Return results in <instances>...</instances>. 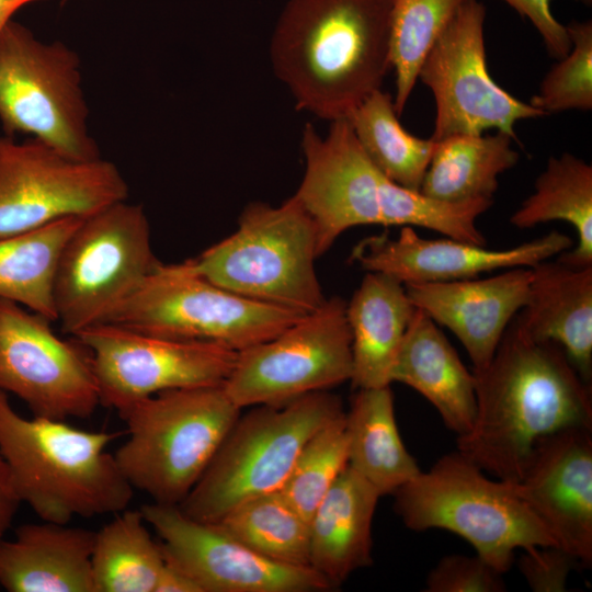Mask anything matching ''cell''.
Instances as JSON below:
<instances>
[{
    "instance_id": "7c38bea8",
    "label": "cell",
    "mask_w": 592,
    "mask_h": 592,
    "mask_svg": "<svg viewBox=\"0 0 592 592\" xmlns=\"http://www.w3.org/2000/svg\"><path fill=\"white\" fill-rule=\"evenodd\" d=\"M111 161L75 160L31 138H0V237L87 217L128 196Z\"/></svg>"
},
{
    "instance_id": "484cf974",
    "label": "cell",
    "mask_w": 592,
    "mask_h": 592,
    "mask_svg": "<svg viewBox=\"0 0 592 592\" xmlns=\"http://www.w3.org/2000/svg\"><path fill=\"white\" fill-rule=\"evenodd\" d=\"M348 465L382 496L420 473L398 431L390 386L360 388L345 412Z\"/></svg>"
},
{
    "instance_id": "d590c367",
    "label": "cell",
    "mask_w": 592,
    "mask_h": 592,
    "mask_svg": "<svg viewBox=\"0 0 592 592\" xmlns=\"http://www.w3.org/2000/svg\"><path fill=\"white\" fill-rule=\"evenodd\" d=\"M566 30L571 48L546 73L530 102L546 116L592 109V22L572 21Z\"/></svg>"
},
{
    "instance_id": "e0dca14e",
    "label": "cell",
    "mask_w": 592,
    "mask_h": 592,
    "mask_svg": "<svg viewBox=\"0 0 592 592\" xmlns=\"http://www.w3.org/2000/svg\"><path fill=\"white\" fill-rule=\"evenodd\" d=\"M301 149L306 166L294 195L315 224L319 257L348 229L380 225L383 174L364 152L348 118L332 121L325 137L307 123Z\"/></svg>"
},
{
    "instance_id": "83f0119b",
    "label": "cell",
    "mask_w": 592,
    "mask_h": 592,
    "mask_svg": "<svg viewBox=\"0 0 592 592\" xmlns=\"http://www.w3.org/2000/svg\"><path fill=\"white\" fill-rule=\"evenodd\" d=\"M554 220L569 223L578 236L577 244L557 259L576 267L591 266L592 167L569 152L549 158L535 181L534 192L510 217V223L519 229Z\"/></svg>"
},
{
    "instance_id": "5bb4252c",
    "label": "cell",
    "mask_w": 592,
    "mask_h": 592,
    "mask_svg": "<svg viewBox=\"0 0 592 592\" xmlns=\"http://www.w3.org/2000/svg\"><path fill=\"white\" fill-rule=\"evenodd\" d=\"M73 338L90 353L100 405L118 414L161 391L223 385L238 353L215 343L160 337L110 322Z\"/></svg>"
},
{
    "instance_id": "7a4b0ae2",
    "label": "cell",
    "mask_w": 592,
    "mask_h": 592,
    "mask_svg": "<svg viewBox=\"0 0 592 592\" xmlns=\"http://www.w3.org/2000/svg\"><path fill=\"white\" fill-rule=\"evenodd\" d=\"M394 0H288L270 57L297 110L335 121L379 90L391 68Z\"/></svg>"
},
{
    "instance_id": "f1b7e54d",
    "label": "cell",
    "mask_w": 592,
    "mask_h": 592,
    "mask_svg": "<svg viewBox=\"0 0 592 592\" xmlns=\"http://www.w3.org/2000/svg\"><path fill=\"white\" fill-rule=\"evenodd\" d=\"M84 217L0 237V298L57 321L54 284L61 251Z\"/></svg>"
},
{
    "instance_id": "30bf717a",
    "label": "cell",
    "mask_w": 592,
    "mask_h": 592,
    "mask_svg": "<svg viewBox=\"0 0 592 592\" xmlns=\"http://www.w3.org/2000/svg\"><path fill=\"white\" fill-rule=\"evenodd\" d=\"M158 263L141 205L125 200L84 217L66 242L55 276L62 331L75 337L105 322Z\"/></svg>"
},
{
    "instance_id": "7402d4cb",
    "label": "cell",
    "mask_w": 592,
    "mask_h": 592,
    "mask_svg": "<svg viewBox=\"0 0 592 592\" xmlns=\"http://www.w3.org/2000/svg\"><path fill=\"white\" fill-rule=\"evenodd\" d=\"M551 259L531 267L528 299L514 320L531 338L558 343L590 384L592 265L576 267Z\"/></svg>"
},
{
    "instance_id": "1f68e13d",
    "label": "cell",
    "mask_w": 592,
    "mask_h": 592,
    "mask_svg": "<svg viewBox=\"0 0 592 592\" xmlns=\"http://www.w3.org/2000/svg\"><path fill=\"white\" fill-rule=\"evenodd\" d=\"M216 523L273 561L310 567L309 522L280 490L238 504Z\"/></svg>"
},
{
    "instance_id": "f35d334b",
    "label": "cell",
    "mask_w": 592,
    "mask_h": 592,
    "mask_svg": "<svg viewBox=\"0 0 592 592\" xmlns=\"http://www.w3.org/2000/svg\"><path fill=\"white\" fill-rule=\"evenodd\" d=\"M520 15L527 18L543 38L550 56L560 59L570 48L566 26L559 23L550 10V0H503Z\"/></svg>"
},
{
    "instance_id": "b9f144b4",
    "label": "cell",
    "mask_w": 592,
    "mask_h": 592,
    "mask_svg": "<svg viewBox=\"0 0 592 592\" xmlns=\"http://www.w3.org/2000/svg\"><path fill=\"white\" fill-rule=\"evenodd\" d=\"M35 1L39 0H0V34L19 9Z\"/></svg>"
},
{
    "instance_id": "e575fe53",
    "label": "cell",
    "mask_w": 592,
    "mask_h": 592,
    "mask_svg": "<svg viewBox=\"0 0 592 592\" xmlns=\"http://www.w3.org/2000/svg\"><path fill=\"white\" fill-rule=\"evenodd\" d=\"M346 466L344 411L307 441L280 491L309 522L315 509Z\"/></svg>"
},
{
    "instance_id": "9a60e30c",
    "label": "cell",
    "mask_w": 592,
    "mask_h": 592,
    "mask_svg": "<svg viewBox=\"0 0 592 592\" xmlns=\"http://www.w3.org/2000/svg\"><path fill=\"white\" fill-rule=\"evenodd\" d=\"M50 323L0 298V390L21 399L34 417L89 418L100 405L90 353L60 339Z\"/></svg>"
},
{
    "instance_id": "44dd1931",
    "label": "cell",
    "mask_w": 592,
    "mask_h": 592,
    "mask_svg": "<svg viewBox=\"0 0 592 592\" xmlns=\"http://www.w3.org/2000/svg\"><path fill=\"white\" fill-rule=\"evenodd\" d=\"M43 522L0 539V585L9 592H94L95 532Z\"/></svg>"
},
{
    "instance_id": "836d02e7",
    "label": "cell",
    "mask_w": 592,
    "mask_h": 592,
    "mask_svg": "<svg viewBox=\"0 0 592 592\" xmlns=\"http://www.w3.org/2000/svg\"><path fill=\"white\" fill-rule=\"evenodd\" d=\"M487 198L446 202L402 187L384 175L379 183L380 225L422 227L454 240L487 244L478 217L492 206Z\"/></svg>"
},
{
    "instance_id": "9c48e42d",
    "label": "cell",
    "mask_w": 592,
    "mask_h": 592,
    "mask_svg": "<svg viewBox=\"0 0 592 592\" xmlns=\"http://www.w3.org/2000/svg\"><path fill=\"white\" fill-rule=\"evenodd\" d=\"M304 315L238 295L181 264L159 262L105 322L240 352L273 338Z\"/></svg>"
},
{
    "instance_id": "7bdbcfd3",
    "label": "cell",
    "mask_w": 592,
    "mask_h": 592,
    "mask_svg": "<svg viewBox=\"0 0 592 592\" xmlns=\"http://www.w3.org/2000/svg\"><path fill=\"white\" fill-rule=\"evenodd\" d=\"M582 3L590 5L592 3V0H580Z\"/></svg>"
},
{
    "instance_id": "ffe728a7",
    "label": "cell",
    "mask_w": 592,
    "mask_h": 592,
    "mask_svg": "<svg viewBox=\"0 0 592 592\" xmlns=\"http://www.w3.org/2000/svg\"><path fill=\"white\" fill-rule=\"evenodd\" d=\"M531 267L504 270L487 278L405 285L412 304L463 344L473 371L483 369L512 319L526 305Z\"/></svg>"
},
{
    "instance_id": "ba28073f",
    "label": "cell",
    "mask_w": 592,
    "mask_h": 592,
    "mask_svg": "<svg viewBox=\"0 0 592 592\" xmlns=\"http://www.w3.org/2000/svg\"><path fill=\"white\" fill-rule=\"evenodd\" d=\"M80 59L11 20L0 34V122L75 160L101 158L89 130Z\"/></svg>"
},
{
    "instance_id": "74e56055",
    "label": "cell",
    "mask_w": 592,
    "mask_h": 592,
    "mask_svg": "<svg viewBox=\"0 0 592 592\" xmlns=\"http://www.w3.org/2000/svg\"><path fill=\"white\" fill-rule=\"evenodd\" d=\"M580 567L578 561L557 546L524 550L519 569L535 592H563L570 572Z\"/></svg>"
},
{
    "instance_id": "4dcf8cb0",
    "label": "cell",
    "mask_w": 592,
    "mask_h": 592,
    "mask_svg": "<svg viewBox=\"0 0 592 592\" xmlns=\"http://www.w3.org/2000/svg\"><path fill=\"white\" fill-rule=\"evenodd\" d=\"M95 532L91 558L94 592H153L164 563L139 510H123Z\"/></svg>"
},
{
    "instance_id": "4fadbf2b",
    "label": "cell",
    "mask_w": 592,
    "mask_h": 592,
    "mask_svg": "<svg viewBox=\"0 0 592 592\" xmlns=\"http://www.w3.org/2000/svg\"><path fill=\"white\" fill-rule=\"evenodd\" d=\"M485 19L483 3L464 0L420 66L418 79L435 101L434 141L459 134H483L491 128L517 141L514 126L519 121L546 116L491 78Z\"/></svg>"
},
{
    "instance_id": "52a82bcc",
    "label": "cell",
    "mask_w": 592,
    "mask_h": 592,
    "mask_svg": "<svg viewBox=\"0 0 592 592\" xmlns=\"http://www.w3.org/2000/svg\"><path fill=\"white\" fill-rule=\"evenodd\" d=\"M342 412L340 397L321 390L240 413L178 506L192 519L218 522L238 504L281 490L307 441Z\"/></svg>"
},
{
    "instance_id": "d4e9b609",
    "label": "cell",
    "mask_w": 592,
    "mask_h": 592,
    "mask_svg": "<svg viewBox=\"0 0 592 592\" xmlns=\"http://www.w3.org/2000/svg\"><path fill=\"white\" fill-rule=\"evenodd\" d=\"M415 310L403 283L367 272L345 307L352 339L350 380L356 389L390 386L391 368Z\"/></svg>"
},
{
    "instance_id": "8fae6325",
    "label": "cell",
    "mask_w": 592,
    "mask_h": 592,
    "mask_svg": "<svg viewBox=\"0 0 592 592\" xmlns=\"http://www.w3.org/2000/svg\"><path fill=\"white\" fill-rule=\"evenodd\" d=\"M341 297L326 298L273 338L237 353L223 386L240 409L329 390L352 376V339Z\"/></svg>"
},
{
    "instance_id": "3957f363",
    "label": "cell",
    "mask_w": 592,
    "mask_h": 592,
    "mask_svg": "<svg viewBox=\"0 0 592 592\" xmlns=\"http://www.w3.org/2000/svg\"><path fill=\"white\" fill-rule=\"evenodd\" d=\"M121 434L22 417L0 390V451L21 502L43 521L68 524L127 509L134 488L106 452Z\"/></svg>"
},
{
    "instance_id": "ac0fdd59",
    "label": "cell",
    "mask_w": 592,
    "mask_h": 592,
    "mask_svg": "<svg viewBox=\"0 0 592 592\" xmlns=\"http://www.w3.org/2000/svg\"><path fill=\"white\" fill-rule=\"evenodd\" d=\"M556 546L582 568L592 565V428H569L536 441L513 483Z\"/></svg>"
},
{
    "instance_id": "6da1fadb",
    "label": "cell",
    "mask_w": 592,
    "mask_h": 592,
    "mask_svg": "<svg viewBox=\"0 0 592 592\" xmlns=\"http://www.w3.org/2000/svg\"><path fill=\"white\" fill-rule=\"evenodd\" d=\"M476 415L457 452L497 479L517 482L542 436L592 428L590 384L556 342L508 326L490 363L474 372Z\"/></svg>"
},
{
    "instance_id": "8d00e7d4",
    "label": "cell",
    "mask_w": 592,
    "mask_h": 592,
    "mask_svg": "<svg viewBox=\"0 0 592 592\" xmlns=\"http://www.w3.org/2000/svg\"><path fill=\"white\" fill-rule=\"evenodd\" d=\"M506 585L502 573L481 557L449 555L430 571L428 592H503Z\"/></svg>"
},
{
    "instance_id": "4316f807",
    "label": "cell",
    "mask_w": 592,
    "mask_h": 592,
    "mask_svg": "<svg viewBox=\"0 0 592 592\" xmlns=\"http://www.w3.org/2000/svg\"><path fill=\"white\" fill-rule=\"evenodd\" d=\"M510 135L459 134L435 141L419 192L446 202L493 200L498 178L513 168L520 153Z\"/></svg>"
},
{
    "instance_id": "603a6c76",
    "label": "cell",
    "mask_w": 592,
    "mask_h": 592,
    "mask_svg": "<svg viewBox=\"0 0 592 592\" xmlns=\"http://www.w3.org/2000/svg\"><path fill=\"white\" fill-rule=\"evenodd\" d=\"M391 383L421 394L458 435L468 432L476 415V379L444 333L417 308L394 362Z\"/></svg>"
},
{
    "instance_id": "d6986e66",
    "label": "cell",
    "mask_w": 592,
    "mask_h": 592,
    "mask_svg": "<svg viewBox=\"0 0 592 592\" xmlns=\"http://www.w3.org/2000/svg\"><path fill=\"white\" fill-rule=\"evenodd\" d=\"M573 247L563 232L550 231L505 250L445 239H425L403 226L397 238L371 236L353 249L351 260L367 272L387 274L405 285L445 283L474 278L481 273L511 267H532Z\"/></svg>"
},
{
    "instance_id": "ab89813d",
    "label": "cell",
    "mask_w": 592,
    "mask_h": 592,
    "mask_svg": "<svg viewBox=\"0 0 592 592\" xmlns=\"http://www.w3.org/2000/svg\"><path fill=\"white\" fill-rule=\"evenodd\" d=\"M21 500L15 491L9 467L0 451V539L11 526Z\"/></svg>"
},
{
    "instance_id": "f546056e",
    "label": "cell",
    "mask_w": 592,
    "mask_h": 592,
    "mask_svg": "<svg viewBox=\"0 0 592 592\" xmlns=\"http://www.w3.org/2000/svg\"><path fill=\"white\" fill-rule=\"evenodd\" d=\"M364 152L389 181L419 191L435 141L408 133L399 122L394 98L376 90L348 117Z\"/></svg>"
},
{
    "instance_id": "2e32d148",
    "label": "cell",
    "mask_w": 592,
    "mask_h": 592,
    "mask_svg": "<svg viewBox=\"0 0 592 592\" xmlns=\"http://www.w3.org/2000/svg\"><path fill=\"white\" fill-rule=\"evenodd\" d=\"M141 514L160 536L163 556L203 592H319L334 588L311 567L273 561L216 522L184 514L178 505L149 503Z\"/></svg>"
},
{
    "instance_id": "d6a6232c",
    "label": "cell",
    "mask_w": 592,
    "mask_h": 592,
    "mask_svg": "<svg viewBox=\"0 0 592 592\" xmlns=\"http://www.w3.org/2000/svg\"><path fill=\"white\" fill-rule=\"evenodd\" d=\"M464 0H394L390 61L396 75L394 104L400 116L418 81L420 66Z\"/></svg>"
},
{
    "instance_id": "8992f818",
    "label": "cell",
    "mask_w": 592,
    "mask_h": 592,
    "mask_svg": "<svg viewBox=\"0 0 592 592\" xmlns=\"http://www.w3.org/2000/svg\"><path fill=\"white\" fill-rule=\"evenodd\" d=\"M317 258L315 224L293 195L280 206L250 203L234 234L180 264L243 297L308 314L326 299Z\"/></svg>"
},
{
    "instance_id": "5b68a950",
    "label": "cell",
    "mask_w": 592,
    "mask_h": 592,
    "mask_svg": "<svg viewBox=\"0 0 592 592\" xmlns=\"http://www.w3.org/2000/svg\"><path fill=\"white\" fill-rule=\"evenodd\" d=\"M392 494L395 510L408 528L449 531L502 574L510 570L516 549L556 546L513 482L490 479L457 451Z\"/></svg>"
},
{
    "instance_id": "277c9868",
    "label": "cell",
    "mask_w": 592,
    "mask_h": 592,
    "mask_svg": "<svg viewBox=\"0 0 592 592\" xmlns=\"http://www.w3.org/2000/svg\"><path fill=\"white\" fill-rule=\"evenodd\" d=\"M223 385L172 389L119 413L127 440L114 454L134 489L179 505L198 481L240 415Z\"/></svg>"
},
{
    "instance_id": "60d3db41",
    "label": "cell",
    "mask_w": 592,
    "mask_h": 592,
    "mask_svg": "<svg viewBox=\"0 0 592 592\" xmlns=\"http://www.w3.org/2000/svg\"><path fill=\"white\" fill-rule=\"evenodd\" d=\"M153 592H203L181 568L164 558Z\"/></svg>"
},
{
    "instance_id": "cb8c5ba5",
    "label": "cell",
    "mask_w": 592,
    "mask_h": 592,
    "mask_svg": "<svg viewBox=\"0 0 592 592\" xmlns=\"http://www.w3.org/2000/svg\"><path fill=\"white\" fill-rule=\"evenodd\" d=\"M380 494L349 465L309 520V565L333 587L372 562V524Z\"/></svg>"
}]
</instances>
